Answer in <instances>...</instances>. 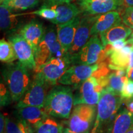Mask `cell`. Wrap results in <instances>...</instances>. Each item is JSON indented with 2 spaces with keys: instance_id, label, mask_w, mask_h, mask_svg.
Returning <instances> with one entry per match:
<instances>
[{
  "instance_id": "obj_37",
  "label": "cell",
  "mask_w": 133,
  "mask_h": 133,
  "mask_svg": "<svg viewBox=\"0 0 133 133\" xmlns=\"http://www.w3.org/2000/svg\"><path fill=\"white\" fill-rule=\"evenodd\" d=\"M123 6L125 8L133 6V0H123Z\"/></svg>"
},
{
  "instance_id": "obj_16",
  "label": "cell",
  "mask_w": 133,
  "mask_h": 133,
  "mask_svg": "<svg viewBox=\"0 0 133 133\" xmlns=\"http://www.w3.org/2000/svg\"><path fill=\"white\" fill-rule=\"evenodd\" d=\"M132 46H127L119 51L105 47L106 54L109 57V68L113 70H127L130 62V55Z\"/></svg>"
},
{
  "instance_id": "obj_7",
  "label": "cell",
  "mask_w": 133,
  "mask_h": 133,
  "mask_svg": "<svg viewBox=\"0 0 133 133\" xmlns=\"http://www.w3.org/2000/svg\"><path fill=\"white\" fill-rule=\"evenodd\" d=\"M50 86L43 75L39 71H36L29 88L17 102L16 109L27 106L44 107L46 96L49 92L48 88Z\"/></svg>"
},
{
  "instance_id": "obj_12",
  "label": "cell",
  "mask_w": 133,
  "mask_h": 133,
  "mask_svg": "<svg viewBox=\"0 0 133 133\" xmlns=\"http://www.w3.org/2000/svg\"><path fill=\"white\" fill-rule=\"evenodd\" d=\"M8 39L14 47L19 62L27 69L36 70L35 53L30 44L19 33L11 35Z\"/></svg>"
},
{
  "instance_id": "obj_3",
  "label": "cell",
  "mask_w": 133,
  "mask_h": 133,
  "mask_svg": "<svg viewBox=\"0 0 133 133\" xmlns=\"http://www.w3.org/2000/svg\"><path fill=\"white\" fill-rule=\"evenodd\" d=\"M122 101L121 95L103 89L97 104L95 121L90 133H104L110 118L118 112Z\"/></svg>"
},
{
  "instance_id": "obj_32",
  "label": "cell",
  "mask_w": 133,
  "mask_h": 133,
  "mask_svg": "<svg viewBox=\"0 0 133 133\" xmlns=\"http://www.w3.org/2000/svg\"><path fill=\"white\" fill-rule=\"evenodd\" d=\"M128 44V41L126 39H119V40L115 41L114 43H112L110 45L106 46L105 47H107L110 49L112 50H116V51H119L123 49L124 46H126Z\"/></svg>"
},
{
  "instance_id": "obj_39",
  "label": "cell",
  "mask_w": 133,
  "mask_h": 133,
  "mask_svg": "<svg viewBox=\"0 0 133 133\" xmlns=\"http://www.w3.org/2000/svg\"><path fill=\"white\" fill-rule=\"evenodd\" d=\"M127 76L129 79H132V80H133V69H131V70L129 71V73L128 74Z\"/></svg>"
},
{
  "instance_id": "obj_38",
  "label": "cell",
  "mask_w": 133,
  "mask_h": 133,
  "mask_svg": "<svg viewBox=\"0 0 133 133\" xmlns=\"http://www.w3.org/2000/svg\"><path fill=\"white\" fill-rule=\"evenodd\" d=\"M127 41H128V44H131V45L133 46V32L131 33L130 38L128 39Z\"/></svg>"
},
{
  "instance_id": "obj_29",
  "label": "cell",
  "mask_w": 133,
  "mask_h": 133,
  "mask_svg": "<svg viewBox=\"0 0 133 133\" xmlns=\"http://www.w3.org/2000/svg\"><path fill=\"white\" fill-rule=\"evenodd\" d=\"M123 24L133 29V6L125 8L121 15Z\"/></svg>"
},
{
  "instance_id": "obj_4",
  "label": "cell",
  "mask_w": 133,
  "mask_h": 133,
  "mask_svg": "<svg viewBox=\"0 0 133 133\" xmlns=\"http://www.w3.org/2000/svg\"><path fill=\"white\" fill-rule=\"evenodd\" d=\"M69 54L57 39V30L53 26L45 29L44 36L35 53L36 68L52 57H62Z\"/></svg>"
},
{
  "instance_id": "obj_1",
  "label": "cell",
  "mask_w": 133,
  "mask_h": 133,
  "mask_svg": "<svg viewBox=\"0 0 133 133\" xmlns=\"http://www.w3.org/2000/svg\"><path fill=\"white\" fill-rule=\"evenodd\" d=\"M74 99L73 88L71 86H55L48 92L43 108L49 116L69 118L74 105Z\"/></svg>"
},
{
  "instance_id": "obj_2",
  "label": "cell",
  "mask_w": 133,
  "mask_h": 133,
  "mask_svg": "<svg viewBox=\"0 0 133 133\" xmlns=\"http://www.w3.org/2000/svg\"><path fill=\"white\" fill-rule=\"evenodd\" d=\"M26 69L19 61L9 64L3 71L4 81L14 102H19L31 83L29 73Z\"/></svg>"
},
{
  "instance_id": "obj_34",
  "label": "cell",
  "mask_w": 133,
  "mask_h": 133,
  "mask_svg": "<svg viewBox=\"0 0 133 133\" xmlns=\"http://www.w3.org/2000/svg\"><path fill=\"white\" fill-rule=\"evenodd\" d=\"M6 118L4 115L1 114L0 115V133H5V128H6Z\"/></svg>"
},
{
  "instance_id": "obj_5",
  "label": "cell",
  "mask_w": 133,
  "mask_h": 133,
  "mask_svg": "<svg viewBox=\"0 0 133 133\" xmlns=\"http://www.w3.org/2000/svg\"><path fill=\"white\" fill-rule=\"evenodd\" d=\"M106 57L105 47L99 35H93L89 40L74 54L70 55L71 65H92L100 64Z\"/></svg>"
},
{
  "instance_id": "obj_30",
  "label": "cell",
  "mask_w": 133,
  "mask_h": 133,
  "mask_svg": "<svg viewBox=\"0 0 133 133\" xmlns=\"http://www.w3.org/2000/svg\"><path fill=\"white\" fill-rule=\"evenodd\" d=\"M133 96V80L128 78L124 83L121 92V97L123 100H129Z\"/></svg>"
},
{
  "instance_id": "obj_36",
  "label": "cell",
  "mask_w": 133,
  "mask_h": 133,
  "mask_svg": "<svg viewBox=\"0 0 133 133\" xmlns=\"http://www.w3.org/2000/svg\"><path fill=\"white\" fill-rule=\"evenodd\" d=\"M132 69H133V49H132V52H131V55H130V62H129V65L128 67L127 70H126L127 75L129 73V71H130Z\"/></svg>"
},
{
  "instance_id": "obj_28",
  "label": "cell",
  "mask_w": 133,
  "mask_h": 133,
  "mask_svg": "<svg viewBox=\"0 0 133 133\" xmlns=\"http://www.w3.org/2000/svg\"><path fill=\"white\" fill-rule=\"evenodd\" d=\"M17 14L19 16H21L22 15L25 14L36 15V16L40 17L43 18V19L49 21L51 22L57 17V12H56V10L53 9L52 8L49 7V6H45V5H43L39 9L33 11V12Z\"/></svg>"
},
{
  "instance_id": "obj_15",
  "label": "cell",
  "mask_w": 133,
  "mask_h": 133,
  "mask_svg": "<svg viewBox=\"0 0 133 133\" xmlns=\"http://www.w3.org/2000/svg\"><path fill=\"white\" fill-rule=\"evenodd\" d=\"M81 19L79 15L65 24L57 25L56 29L57 39L66 52H69L71 47Z\"/></svg>"
},
{
  "instance_id": "obj_10",
  "label": "cell",
  "mask_w": 133,
  "mask_h": 133,
  "mask_svg": "<svg viewBox=\"0 0 133 133\" xmlns=\"http://www.w3.org/2000/svg\"><path fill=\"white\" fill-rule=\"evenodd\" d=\"M100 70L99 64L87 65H73L70 66L58 83L65 86H72L77 89L82 83L95 73Z\"/></svg>"
},
{
  "instance_id": "obj_33",
  "label": "cell",
  "mask_w": 133,
  "mask_h": 133,
  "mask_svg": "<svg viewBox=\"0 0 133 133\" xmlns=\"http://www.w3.org/2000/svg\"><path fill=\"white\" fill-rule=\"evenodd\" d=\"M45 6L52 7L54 6H57L66 3H71L74 0H43Z\"/></svg>"
},
{
  "instance_id": "obj_9",
  "label": "cell",
  "mask_w": 133,
  "mask_h": 133,
  "mask_svg": "<svg viewBox=\"0 0 133 133\" xmlns=\"http://www.w3.org/2000/svg\"><path fill=\"white\" fill-rule=\"evenodd\" d=\"M103 90L97 78L92 76L84 81L76 89L74 94V105L79 104L96 105L99 102Z\"/></svg>"
},
{
  "instance_id": "obj_45",
  "label": "cell",
  "mask_w": 133,
  "mask_h": 133,
  "mask_svg": "<svg viewBox=\"0 0 133 133\" xmlns=\"http://www.w3.org/2000/svg\"><path fill=\"white\" fill-rule=\"evenodd\" d=\"M132 46V48H133V46Z\"/></svg>"
},
{
  "instance_id": "obj_13",
  "label": "cell",
  "mask_w": 133,
  "mask_h": 133,
  "mask_svg": "<svg viewBox=\"0 0 133 133\" xmlns=\"http://www.w3.org/2000/svg\"><path fill=\"white\" fill-rule=\"evenodd\" d=\"M79 22V24L76 30L75 36L71 47L69 51V55L77 52L83 47L91 37V31L92 27L96 20L97 16L83 15Z\"/></svg>"
},
{
  "instance_id": "obj_21",
  "label": "cell",
  "mask_w": 133,
  "mask_h": 133,
  "mask_svg": "<svg viewBox=\"0 0 133 133\" xmlns=\"http://www.w3.org/2000/svg\"><path fill=\"white\" fill-rule=\"evenodd\" d=\"M17 14H14L7 6L1 4L0 6V26L1 31L12 33L19 28V22Z\"/></svg>"
},
{
  "instance_id": "obj_11",
  "label": "cell",
  "mask_w": 133,
  "mask_h": 133,
  "mask_svg": "<svg viewBox=\"0 0 133 133\" xmlns=\"http://www.w3.org/2000/svg\"><path fill=\"white\" fill-rule=\"evenodd\" d=\"M83 15L97 16L119 9L123 0H76Z\"/></svg>"
},
{
  "instance_id": "obj_43",
  "label": "cell",
  "mask_w": 133,
  "mask_h": 133,
  "mask_svg": "<svg viewBox=\"0 0 133 133\" xmlns=\"http://www.w3.org/2000/svg\"><path fill=\"white\" fill-rule=\"evenodd\" d=\"M4 1H6V0H4Z\"/></svg>"
},
{
  "instance_id": "obj_25",
  "label": "cell",
  "mask_w": 133,
  "mask_h": 133,
  "mask_svg": "<svg viewBox=\"0 0 133 133\" xmlns=\"http://www.w3.org/2000/svg\"><path fill=\"white\" fill-rule=\"evenodd\" d=\"M66 128L49 116L33 129V133H62Z\"/></svg>"
},
{
  "instance_id": "obj_18",
  "label": "cell",
  "mask_w": 133,
  "mask_h": 133,
  "mask_svg": "<svg viewBox=\"0 0 133 133\" xmlns=\"http://www.w3.org/2000/svg\"><path fill=\"white\" fill-rule=\"evenodd\" d=\"M17 109V115L25 121L32 129L49 116L43 107L27 106Z\"/></svg>"
},
{
  "instance_id": "obj_40",
  "label": "cell",
  "mask_w": 133,
  "mask_h": 133,
  "mask_svg": "<svg viewBox=\"0 0 133 133\" xmlns=\"http://www.w3.org/2000/svg\"><path fill=\"white\" fill-rule=\"evenodd\" d=\"M126 133H133V126L132 127H131V128L129 129L127 132H126Z\"/></svg>"
},
{
  "instance_id": "obj_17",
  "label": "cell",
  "mask_w": 133,
  "mask_h": 133,
  "mask_svg": "<svg viewBox=\"0 0 133 133\" xmlns=\"http://www.w3.org/2000/svg\"><path fill=\"white\" fill-rule=\"evenodd\" d=\"M122 22L121 17L118 11H114L101 15H98L92 29L91 36L96 35H101L114 26L117 25Z\"/></svg>"
},
{
  "instance_id": "obj_20",
  "label": "cell",
  "mask_w": 133,
  "mask_h": 133,
  "mask_svg": "<svg viewBox=\"0 0 133 133\" xmlns=\"http://www.w3.org/2000/svg\"><path fill=\"white\" fill-rule=\"evenodd\" d=\"M132 33V29L131 28L124 24H119L100 35L99 36L103 44L105 47L116 41L126 39L131 36Z\"/></svg>"
},
{
  "instance_id": "obj_44",
  "label": "cell",
  "mask_w": 133,
  "mask_h": 133,
  "mask_svg": "<svg viewBox=\"0 0 133 133\" xmlns=\"http://www.w3.org/2000/svg\"><path fill=\"white\" fill-rule=\"evenodd\" d=\"M132 99H133V96H132Z\"/></svg>"
},
{
  "instance_id": "obj_14",
  "label": "cell",
  "mask_w": 133,
  "mask_h": 133,
  "mask_svg": "<svg viewBox=\"0 0 133 133\" xmlns=\"http://www.w3.org/2000/svg\"><path fill=\"white\" fill-rule=\"evenodd\" d=\"M45 29L39 21L31 20L20 28L18 33L22 36L32 47L34 53L44 36Z\"/></svg>"
},
{
  "instance_id": "obj_24",
  "label": "cell",
  "mask_w": 133,
  "mask_h": 133,
  "mask_svg": "<svg viewBox=\"0 0 133 133\" xmlns=\"http://www.w3.org/2000/svg\"><path fill=\"white\" fill-rule=\"evenodd\" d=\"M5 121V133H33L32 128L17 115L7 116Z\"/></svg>"
},
{
  "instance_id": "obj_26",
  "label": "cell",
  "mask_w": 133,
  "mask_h": 133,
  "mask_svg": "<svg viewBox=\"0 0 133 133\" xmlns=\"http://www.w3.org/2000/svg\"><path fill=\"white\" fill-rule=\"evenodd\" d=\"M40 0H6L3 1L11 11H24L37 7Z\"/></svg>"
},
{
  "instance_id": "obj_42",
  "label": "cell",
  "mask_w": 133,
  "mask_h": 133,
  "mask_svg": "<svg viewBox=\"0 0 133 133\" xmlns=\"http://www.w3.org/2000/svg\"><path fill=\"white\" fill-rule=\"evenodd\" d=\"M0 1H1V4H2L3 1H4V0H0Z\"/></svg>"
},
{
  "instance_id": "obj_19",
  "label": "cell",
  "mask_w": 133,
  "mask_h": 133,
  "mask_svg": "<svg viewBox=\"0 0 133 133\" xmlns=\"http://www.w3.org/2000/svg\"><path fill=\"white\" fill-rule=\"evenodd\" d=\"M51 8L57 12V17L52 22V24L56 25L65 24L82 13L78 6L71 3L54 6Z\"/></svg>"
},
{
  "instance_id": "obj_31",
  "label": "cell",
  "mask_w": 133,
  "mask_h": 133,
  "mask_svg": "<svg viewBox=\"0 0 133 133\" xmlns=\"http://www.w3.org/2000/svg\"><path fill=\"white\" fill-rule=\"evenodd\" d=\"M0 101H1V106H6L9 104L11 101H12L11 93L7 86H5L4 83H1V89H0Z\"/></svg>"
},
{
  "instance_id": "obj_27",
  "label": "cell",
  "mask_w": 133,
  "mask_h": 133,
  "mask_svg": "<svg viewBox=\"0 0 133 133\" xmlns=\"http://www.w3.org/2000/svg\"><path fill=\"white\" fill-rule=\"evenodd\" d=\"M17 59L16 51L9 41L1 39L0 41V61L2 62L11 64Z\"/></svg>"
},
{
  "instance_id": "obj_6",
  "label": "cell",
  "mask_w": 133,
  "mask_h": 133,
  "mask_svg": "<svg viewBox=\"0 0 133 133\" xmlns=\"http://www.w3.org/2000/svg\"><path fill=\"white\" fill-rule=\"evenodd\" d=\"M96 105L74 106L67 121L68 130L76 133H90L96 119Z\"/></svg>"
},
{
  "instance_id": "obj_35",
  "label": "cell",
  "mask_w": 133,
  "mask_h": 133,
  "mask_svg": "<svg viewBox=\"0 0 133 133\" xmlns=\"http://www.w3.org/2000/svg\"><path fill=\"white\" fill-rule=\"evenodd\" d=\"M126 107H127V109L128 110L133 114V99L132 98L127 101V102H126Z\"/></svg>"
},
{
  "instance_id": "obj_41",
  "label": "cell",
  "mask_w": 133,
  "mask_h": 133,
  "mask_svg": "<svg viewBox=\"0 0 133 133\" xmlns=\"http://www.w3.org/2000/svg\"><path fill=\"white\" fill-rule=\"evenodd\" d=\"M62 133H76V132H72V131H69V130H68V129L66 128V130L64 132H62Z\"/></svg>"
},
{
  "instance_id": "obj_23",
  "label": "cell",
  "mask_w": 133,
  "mask_h": 133,
  "mask_svg": "<svg viewBox=\"0 0 133 133\" xmlns=\"http://www.w3.org/2000/svg\"><path fill=\"white\" fill-rule=\"evenodd\" d=\"M133 126V114L127 109L118 113L112 127L105 133H126Z\"/></svg>"
},
{
  "instance_id": "obj_8",
  "label": "cell",
  "mask_w": 133,
  "mask_h": 133,
  "mask_svg": "<svg viewBox=\"0 0 133 133\" xmlns=\"http://www.w3.org/2000/svg\"><path fill=\"white\" fill-rule=\"evenodd\" d=\"M69 54L62 57H52L36 69L51 86H56L58 81L71 66Z\"/></svg>"
},
{
  "instance_id": "obj_22",
  "label": "cell",
  "mask_w": 133,
  "mask_h": 133,
  "mask_svg": "<svg viewBox=\"0 0 133 133\" xmlns=\"http://www.w3.org/2000/svg\"><path fill=\"white\" fill-rule=\"evenodd\" d=\"M128 78L127 76H121L115 72L108 75L101 76L97 79L103 89L121 95L124 83Z\"/></svg>"
}]
</instances>
